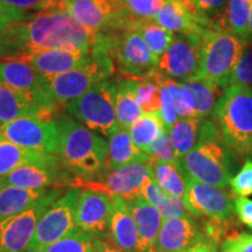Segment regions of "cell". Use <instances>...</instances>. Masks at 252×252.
<instances>
[{"mask_svg": "<svg viewBox=\"0 0 252 252\" xmlns=\"http://www.w3.org/2000/svg\"><path fill=\"white\" fill-rule=\"evenodd\" d=\"M7 32L17 58L50 49L94 52L102 37V32L84 27L64 8L40 12L21 23L8 25Z\"/></svg>", "mask_w": 252, "mask_h": 252, "instance_id": "6da1fadb", "label": "cell"}, {"mask_svg": "<svg viewBox=\"0 0 252 252\" xmlns=\"http://www.w3.org/2000/svg\"><path fill=\"white\" fill-rule=\"evenodd\" d=\"M59 154L63 167L76 178H93L105 168L109 143L74 118L56 119Z\"/></svg>", "mask_w": 252, "mask_h": 252, "instance_id": "7a4b0ae2", "label": "cell"}, {"mask_svg": "<svg viewBox=\"0 0 252 252\" xmlns=\"http://www.w3.org/2000/svg\"><path fill=\"white\" fill-rule=\"evenodd\" d=\"M232 158L213 119H203L196 145L179 161V166L185 176L226 188L234 171Z\"/></svg>", "mask_w": 252, "mask_h": 252, "instance_id": "3957f363", "label": "cell"}, {"mask_svg": "<svg viewBox=\"0 0 252 252\" xmlns=\"http://www.w3.org/2000/svg\"><path fill=\"white\" fill-rule=\"evenodd\" d=\"M212 117L232 156L252 158V89L225 88Z\"/></svg>", "mask_w": 252, "mask_h": 252, "instance_id": "277c9868", "label": "cell"}, {"mask_svg": "<svg viewBox=\"0 0 252 252\" xmlns=\"http://www.w3.org/2000/svg\"><path fill=\"white\" fill-rule=\"evenodd\" d=\"M113 74L115 64L111 56L102 50H94L86 64L53 76L40 75V81L47 94L61 108L80 98L100 82L109 81Z\"/></svg>", "mask_w": 252, "mask_h": 252, "instance_id": "5b68a950", "label": "cell"}, {"mask_svg": "<svg viewBox=\"0 0 252 252\" xmlns=\"http://www.w3.org/2000/svg\"><path fill=\"white\" fill-rule=\"evenodd\" d=\"M248 42L226 31L208 30L201 48L200 69L196 77L225 89Z\"/></svg>", "mask_w": 252, "mask_h": 252, "instance_id": "8992f818", "label": "cell"}, {"mask_svg": "<svg viewBox=\"0 0 252 252\" xmlns=\"http://www.w3.org/2000/svg\"><path fill=\"white\" fill-rule=\"evenodd\" d=\"M117 86L104 81L64 106L65 112L91 131L111 137L118 128L115 98Z\"/></svg>", "mask_w": 252, "mask_h": 252, "instance_id": "52a82bcc", "label": "cell"}, {"mask_svg": "<svg viewBox=\"0 0 252 252\" xmlns=\"http://www.w3.org/2000/svg\"><path fill=\"white\" fill-rule=\"evenodd\" d=\"M105 50L118 63L124 77L147 78L159 69V58L151 52L138 32L105 31Z\"/></svg>", "mask_w": 252, "mask_h": 252, "instance_id": "ba28073f", "label": "cell"}, {"mask_svg": "<svg viewBox=\"0 0 252 252\" xmlns=\"http://www.w3.org/2000/svg\"><path fill=\"white\" fill-rule=\"evenodd\" d=\"M80 193V188L68 189L46 210L37 223L26 252H41L77 229L75 208Z\"/></svg>", "mask_w": 252, "mask_h": 252, "instance_id": "9c48e42d", "label": "cell"}, {"mask_svg": "<svg viewBox=\"0 0 252 252\" xmlns=\"http://www.w3.org/2000/svg\"><path fill=\"white\" fill-rule=\"evenodd\" d=\"M150 176L149 163L135 162L116 169H103L93 178H76L74 188L94 189L128 201L140 196Z\"/></svg>", "mask_w": 252, "mask_h": 252, "instance_id": "30bf717a", "label": "cell"}, {"mask_svg": "<svg viewBox=\"0 0 252 252\" xmlns=\"http://www.w3.org/2000/svg\"><path fill=\"white\" fill-rule=\"evenodd\" d=\"M0 134L24 149L59 154V130L53 117H23L0 124Z\"/></svg>", "mask_w": 252, "mask_h": 252, "instance_id": "8fae6325", "label": "cell"}, {"mask_svg": "<svg viewBox=\"0 0 252 252\" xmlns=\"http://www.w3.org/2000/svg\"><path fill=\"white\" fill-rule=\"evenodd\" d=\"M61 196V188H52L49 193L31 209L1 220L0 252H26L41 216Z\"/></svg>", "mask_w": 252, "mask_h": 252, "instance_id": "7c38bea8", "label": "cell"}, {"mask_svg": "<svg viewBox=\"0 0 252 252\" xmlns=\"http://www.w3.org/2000/svg\"><path fill=\"white\" fill-rule=\"evenodd\" d=\"M69 11L81 25L96 32L125 31L134 18L121 0H71Z\"/></svg>", "mask_w": 252, "mask_h": 252, "instance_id": "4fadbf2b", "label": "cell"}, {"mask_svg": "<svg viewBox=\"0 0 252 252\" xmlns=\"http://www.w3.org/2000/svg\"><path fill=\"white\" fill-rule=\"evenodd\" d=\"M187 182L185 202L195 219L228 220L234 217V200L225 188H220L185 176Z\"/></svg>", "mask_w": 252, "mask_h": 252, "instance_id": "5bb4252c", "label": "cell"}, {"mask_svg": "<svg viewBox=\"0 0 252 252\" xmlns=\"http://www.w3.org/2000/svg\"><path fill=\"white\" fill-rule=\"evenodd\" d=\"M203 37L204 35L175 34L172 45L159 60L160 71L173 80L176 78L182 82L196 77Z\"/></svg>", "mask_w": 252, "mask_h": 252, "instance_id": "9a60e30c", "label": "cell"}, {"mask_svg": "<svg viewBox=\"0 0 252 252\" xmlns=\"http://www.w3.org/2000/svg\"><path fill=\"white\" fill-rule=\"evenodd\" d=\"M0 84L7 86L40 108L55 113L59 108L42 88L40 75L25 62L0 60Z\"/></svg>", "mask_w": 252, "mask_h": 252, "instance_id": "2e32d148", "label": "cell"}, {"mask_svg": "<svg viewBox=\"0 0 252 252\" xmlns=\"http://www.w3.org/2000/svg\"><path fill=\"white\" fill-rule=\"evenodd\" d=\"M112 213L111 195L94 189H83L75 208V224L91 235L109 237Z\"/></svg>", "mask_w": 252, "mask_h": 252, "instance_id": "e0dca14e", "label": "cell"}, {"mask_svg": "<svg viewBox=\"0 0 252 252\" xmlns=\"http://www.w3.org/2000/svg\"><path fill=\"white\" fill-rule=\"evenodd\" d=\"M76 176L60 166L25 165L14 169L5 178L0 179V186H14L27 189L62 188L69 186L74 188Z\"/></svg>", "mask_w": 252, "mask_h": 252, "instance_id": "ac0fdd59", "label": "cell"}, {"mask_svg": "<svg viewBox=\"0 0 252 252\" xmlns=\"http://www.w3.org/2000/svg\"><path fill=\"white\" fill-rule=\"evenodd\" d=\"M204 241L201 223L194 216L163 220L153 252H184Z\"/></svg>", "mask_w": 252, "mask_h": 252, "instance_id": "d6986e66", "label": "cell"}, {"mask_svg": "<svg viewBox=\"0 0 252 252\" xmlns=\"http://www.w3.org/2000/svg\"><path fill=\"white\" fill-rule=\"evenodd\" d=\"M91 54L93 52L87 50L50 49L28 53L18 56L15 60L25 62L41 76H53L86 64Z\"/></svg>", "mask_w": 252, "mask_h": 252, "instance_id": "ffe728a7", "label": "cell"}, {"mask_svg": "<svg viewBox=\"0 0 252 252\" xmlns=\"http://www.w3.org/2000/svg\"><path fill=\"white\" fill-rule=\"evenodd\" d=\"M125 203L137 226L140 252H153L154 244L163 223L162 215L141 195L125 201Z\"/></svg>", "mask_w": 252, "mask_h": 252, "instance_id": "44dd1931", "label": "cell"}, {"mask_svg": "<svg viewBox=\"0 0 252 252\" xmlns=\"http://www.w3.org/2000/svg\"><path fill=\"white\" fill-rule=\"evenodd\" d=\"M25 165L53 167L62 165V162L55 154L24 149L0 134V179Z\"/></svg>", "mask_w": 252, "mask_h": 252, "instance_id": "7402d4cb", "label": "cell"}, {"mask_svg": "<svg viewBox=\"0 0 252 252\" xmlns=\"http://www.w3.org/2000/svg\"><path fill=\"white\" fill-rule=\"evenodd\" d=\"M113 198V213L109 238L123 252H140L137 226L125 201L119 196Z\"/></svg>", "mask_w": 252, "mask_h": 252, "instance_id": "603a6c76", "label": "cell"}, {"mask_svg": "<svg viewBox=\"0 0 252 252\" xmlns=\"http://www.w3.org/2000/svg\"><path fill=\"white\" fill-rule=\"evenodd\" d=\"M50 189L0 186V222L31 209L49 193Z\"/></svg>", "mask_w": 252, "mask_h": 252, "instance_id": "cb8c5ba5", "label": "cell"}, {"mask_svg": "<svg viewBox=\"0 0 252 252\" xmlns=\"http://www.w3.org/2000/svg\"><path fill=\"white\" fill-rule=\"evenodd\" d=\"M151 157L135 146L130 131L118 127L109 140V153L104 169H116L131 163H149Z\"/></svg>", "mask_w": 252, "mask_h": 252, "instance_id": "d4e9b609", "label": "cell"}, {"mask_svg": "<svg viewBox=\"0 0 252 252\" xmlns=\"http://www.w3.org/2000/svg\"><path fill=\"white\" fill-rule=\"evenodd\" d=\"M23 117H54V113L31 103L18 91L0 84V124Z\"/></svg>", "mask_w": 252, "mask_h": 252, "instance_id": "484cf974", "label": "cell"}, {"mask_svg": "<svg viewBox=\"0 0 252 252\" xmlns=\"http://www.w3.org/2000/svg\"><path fill=\"white\" fill-rule=\"evenodd\" d=\"M154 21L174 34L185 35H204L208 30L203 28L197 20L182 6L178 0L166 1Z\"/></svg>", "mask_w": 252, "mask_h": 252, "instance_id": "4316f807", "label": "cell"}, {"mask_svg": "<svg viewBox=\"0 0 252 252\" xmlns=\"http://www.w3.org/2000/svg\"><path fill=\"white\" fill-rule=\"evenodd\" d=\"M141 196L159 210L163 220L180 219L190 215L186 207L185 198L171 196L165 193L153 180L152 175L144 184Z\"/></svg>", "mask_w": 252, "mask_h": 252, "instance_id": "83f0119b", "label": "cell"}, {"mask_svg": "<svg viewBox=\"0 0 252 252\" xmlns=\"http://www.w3.org/2000/svg\"><path fill=\"white\" fill-rule=\"evenodd\" d=\"M133 94L144 113L160 112L161 109V87L153 77H124L119 82Z\"/></svg>", "mask_w": 252, "mask_h": 252, "instance_id": "f1b7e54d", "label": "cell"}, {"mask_svg": "<svg viewBox=\"0 0 252 252\" xmlns=\"http://www.w3.org/2000/svg\"><path fill=\"white\" fill-rule=\"evenodd\" d=\"M149 166L153 180L165 193L171 196L185 197L187 182L179 162H162L151 158Z\"/></svg>", "mask_w": 252, "mask_h": 252, "instance_id": "f546056e", "label": "cell"}, {"mask_svg": "<svg viewBox=\"0 0 252 252\" xmlns=\"http://www.w3.org/2000/svg\"><path fill=\"white\" fill-rule=\"evenodd\" d=\"M126 30L138 32L151 52L158 58H161L175 39V34L165 30L154 20L133 18ZM125 30V31H126Z\"/></svg>", "mask_w": 252, "mask_h": 252, "instance_id": "4dcf8cb0", "label": "cell"}, {"mask_svg": "<svg viewBox=\"0 0 252 252\" xmlns=\"http://www.w3.org/2000/svg\"><path fill=\"white\" fill-rule=\"evenodd\" d=\"M182 83L193 94L196 118L206 119L208 116L213 115L217 102L223 94L222 88L200 77H193Z\"/></svg>", "mask_w": 252, "mask_h": 252, "instance_id": "1f68e13d", "label": "cell"}, {"mask_svg": "<svg viewBox=\"0 0 252 252\" xmlns=\"http://www.w3.org/2000/svg\"><path fill=\"white\" fill-rule=\"evenodd\" d=\"M202 121L203 119L198 118H180L167 132L174 147L178 161L187 156L196 145Z\"/></svg>", "mask_w": 252, "mask_h": 252, "instance_id": "d6a6232c", "label": "cell"}, {"mask_svg": "<svg viewBox=\"0 0 252 252\" xmlns=\"http://www.w3.org/2000/svg\"><path fill=\"white\" fill-rule=\"evenodd\" d=\"M130 134L135 146L149 156L150 147L163 131H166L160 112L145 113L130 127Z\"/></svg>", "mask_w": 252, "mask_h": 252, "instance_id": "836d02e7", "label": "cell"}, {"mask_svg": "<svg viewBox=\"0 0 252 252\" xmlns=\"http://www.w3.org/2000/svg\"><path fill=\"white\" fill-rule=\"evenodd\" d=\"M252 12V0H228L223 14V31L247 41Z\"/></svg>", "mask_w": 252, "mask_h": 252, "instance_id": "e575fe53", "label": "cell"}, {"mask_svg": "<svg viewBox=\"0 0 252 252\" xmlns=\"http://www.w3.org/2000/svg\"><path fill=\"white\" fill-rule=\"evenodd\" d=\"M115 108L118 127L126 128V130H130L131 126L145 115L140 106L138 105L137 100L134 99L133 94L121 83L117 84Z\"/></svg>", "mask_w": 252, "mask_h": 252, "instance_id": "d590c367", "label": "cell"}, {"mask_svg": "<svg viewBox=\"0 0 252 252\" xmlns=\"http://www.w3.org/2000/svg\"><path fill=\"white\" fill-rule=\"evenodd\" d=\"M201 229L204 241L219 248L226 238L231 237L239 232V220L236 217H231L228 220H217V219H203L201 220Z\"/></svg>", "mask_w": 252, "mask_h": 252, "instance_id": "8d00e7d4", "label": "cell"}, {"mask_svg": "<svg viewBox=\"0 0 252 252\" xmlns=\"http://www.w3.org/2000/svg\"><path fill=\"white\" fill-rule=\"evenodd\" d=\"M97 237L77 228L41 252H96Z\"/></svg>", "mask_w": 252, "mask_h": 252, "instance_id": "74e56055", "label": "cell"}, {"mask_svg": "<svg viewBox=\"0 0 252 252\" xmlns=\"http://www.w3.org/2000/svg\"><path fill=\"white\" fill-rule=\"evenodd\" d=\"M198 23L206 30L223 31V14L228 0H191Z\"/></svg>", "mask_w": 252, "mask_h": 252, "instance_id": "f35d334b", "label": "cell"}, {"mask_svg": "<svg viewBox=\"0 0 252 252\" xmlns=\"http://www.w3.org/2000/svg\"><path fill=\"white\" fill-rule=\"evenodd\" d=\"M230 86H239L252 89V43H248L243 55L239 59L230 78Z\"/></svg>", "mask_w": 252, "mask_h": 252, "instance_id": "ab89813d", "label": "cell"}, {"mask_svg": "<svg viewBox=\"0 0 252 252\" xmlns=\"http://www.w3.org/2000/svg\"><path fill=\"white\" fill-rule=\"evenodd\" d=\"M165 4V0H126L124 2L134 18L146 20H154Z\"/></svg>", "mask_w": 252, "mask_h": 252, "instance_id": "60d3db41", "label": "cell"}, {"mask_svg": "<svg viewBox=\"0 0 252 252\" xmlns=\"http://www.w3.org/2000/svg\"><path fill=\"white\" fill-rule=\"evenodd\" d=\"M229 187L237 197H247L252 195V160H245L243 167L230 180Z\"/></svg>", "mask_w": 252, "mask_h": 252, "instance_id": "b9f144b4", "label": "cell"}, {"mask_svg": "<svg viewBox=\"0 0 252 252\" xmlns=\"http://www.w3.org/2000/svg\"><path fill=\"white\" fill-rule=\"evenodd\" d=\"M14 8L21 11H50V9H69V6L64 0H1Z\"/></svg>", "mask_w": 252, "mask_h": 252, "instance_id": "7bdbcfd3", "label": "cell"}, {"mask_svg": "<svg viewBox=\"0 0 252 252\" xmlns=\"http://www.w3.org/2000/svg\"><path fill=\"white\" fill-rule=\"evenodd\" d=\"M149 156L153 159L159 160L162 162H171V163H178V159H176L174 147H173L171 138H169L167 131H163L160 137L154 141L152 146L150 147Z\"/></svg>", "mask_w": 252, "mask_h": 252, "instance_id": "ee69618b", "label": "cell"}, {"mask_svg": "<svg viewBox=\"0 0 252 252\" xmlns=\"http://www.w3.org/2000/svg\"><path fill=\"white\" fill-rule=\"evenodd\" d=\"M160 87H161V109H160V115H161L166 131L168 132L174 126L175 123L179 121V116L175 111L174 103H173V98L168 89L163 87L162 84H160Z\"/></svg>", "mask_w": 252, "mask_h": 252, "instance_id": "f6af8a7d", "label": "cell"}, {"mask_svg": "<svg viewBox=\"0 0 252 252\" xmlns=\"http://www.w3.org/2000/svg\"><path fill=\"white\" fill-rule=\"evenodd\" d=\"M220 252H252V234L241 232L226 238L220 245Z\"/></svg>", "mask_w": 252, "mask_h": 252, "instance_id": "bcb514c9", "label": "cell"}, {"mask_svg": "<svg viewBox=\"0 0 252 252\" xmlns=\"http://www.w3.org/2000/svg\"><path fill=\"white\" fill-rule=\"evenodd\" d=\"M32 15L30 12L21 11L19 8H14L0 0V27H6L8 25H13L27 20Z\"/></svg>", "mask_w": 252, "mask_h": 252, "instance_id": "7dc6e473", "label": "cell"}, {"mask_svg": "<svg viewBox=\"0 0 252 252\" xmlns=\"http://www.w3.org/2000/svg\"><path fill=\"white\" fill-rule=\"evenodd\" d=\"M234 209L241 224L252 230V200L247 197L234 198Z\"/></svg>", "mask_w": 252, "mask_h": 252, "instance_id": "c3c4849f", "label": "cell"}, {"mask_svg": "<svg viewBox=\"0 0 252 252\" xmlns=\"http://www.w3.org/2000/svg\"><path fill=\"white\" fill-rule=\"evenodd\" d=\"M17 58L13 43L8 35L7 26L0 27V60Z\"/></svg>", "mask_w": 252, "mask_h": 252, "instance_id": "681fc988", "label": "cell"}, {"mask_svg": "<svg viewBox=\"0 0 252 252\" xmlns=\"http://www.w3.org/2000/svg\"><path fill=\"white\" fill-rule=\"evenodd\" d=\"M96 252H123L110 241L109 237L96 238Z\"/></svg>", "mask_w": 252, "mask_h": 252, "instance_id": "f907efd6", "label": "cell"}, {"mask_svg": "<svg viewBox=\"0 0 252 252\" xmlns=\"http://www.w3.org/2000/svg\"><path fill=\"white\" fill-rule=\"evenodd\" d=\"M184 252H220L219 248L215 245L207 243V242H202V243H197L193 245L191 248L187 249Z\"/></svg>", "mask_w": 252, "mask_h": 252, "instance_id": "816d5d0a", "label": "cell"}, {"mask_svg": "<svg viewBox=\"0 0 252 252\" xmlns=\"http://www.w3.org/2000/svg\"><path fill=\"white\" fill-rule=\"evenodd\" d=\"M248 43H252V12H251V18H250V26H249V34H248Z\"/></svg>", "mask_w": 252, "mask_h": 252, "instance_id": "f5cc1de1", "label": "cell"}, {"mask_svg": "<svg viewBox=\"0 0 252 252\" xmlns=\"http://www.w3.org/2000/svg\"><path fill=\"white\" fill-rule=\"evenodd\" d=\"M64 1H65V2H67V4H68V6H69V5H70L71 0H64Z\"/></svg>", "mask_w": 252, "mask_h": 252, "instance_id": "db71d44e", "label": "cell"}, {"mask_svg": "<svg viewBox=\"0 0 252 252\" xmlns=\"http://www.w3.org/2000/svg\"><path fill=\"white\" fill-rule=\"evenodd\" d=\"M165 1H175V0H165Z\"/></svg>", "mask_w": 252, "mask_h": 252, "instance_id": "11a10c76", "label": "cell"}, {"mask_svg": "<svg viewBox=\"0 0 252 252\" xmlns=\"http://www.w3.org/2000/svg\"><path fill=\"white\" fill-rule=\"evenodd\" d=\"M121 1H122V2H123V4H124V2H125V1H126V0H121Z\"/></svg>", "mask_w": 252, "mask_h": 252, "instance_id": "9f6ffc18", "label": "cell"}]
</instances>
